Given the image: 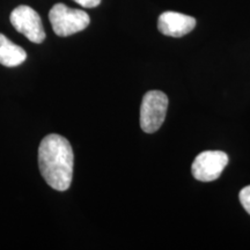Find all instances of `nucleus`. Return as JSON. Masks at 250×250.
I'll return each mask as SVG.
<instances>
[{
	"instance_id": "nucleus-6",
	"label": "nucleus",
	"mask_w": 250,
	"mask_h": 250,
	"mask_svg": "<svg viewBox=\"0 0 250 250\" xmlns=\"http://www.w3.org/2000/svg\"><path fill=\"white\" fill-rule=\"evenodd\" d=\"M196 27V19L177 12H165L159 17L158 28L162 34L170 37H182Z\"/></svg>"
},
{
	"instance_id": "nucleus-8",
	"label": "nucleus",
	"mask_w": 250,
	"mask_h": 250,
	"mask_svg": "<svg viewBox=\"0 0 250 250\" xmlns=\"http://www.w3.org/2000/svg\"><path fill=\"white\" fill-rule=\"evenodd\" d=\"M240 202L245 210L250 214V186L243 188L240 191Z\"/></svg>"
},
{
	"instance_id": "nucleus-7",
	"label": "nucleus",
	"mask_w": 250,
	"mask_h": 250,
	"mask_svg": "<svg viewBox=\"0 0 250 250\" xmlns=\"http://www.w3.org/2000/svg\"><path fill=\"white\" fill-rule=\"evenodd\" d=\"M27 59L24 49L14 44L4 34L0 33V64L6 67H15Z\"/></svg>"
},
{
	"instance_id": "nucleus-2",
	"label": "nucleus",
	"mask_w": 250,
	"mask_h": 250,
	"mask_svg": "<svg viewBox=\"0 0 250 250\" xmlns=\"http://www.w3.org/2000/svg\"><path fill=\"white\" fill-rule=\"evenodd\" d=\"M49 20L56 35L67 37L86 29L90 23L89 15L83 9L67 7L64 4H56L49 12Z\"/></svg>"
},
{
	"instance_id": "nucleus-1",
	"label": "nucleus",
	"mask_w": 250,
	"mask_h": 250,
	"mask_svg": "<svg viewBox=\"0 0 250 250\" xmlns=\"http://www.w3.org/2000/svg\"><path fill=\"white\" fill-rule=\"evenodd\" d=\"M39 167L52 189L66 191L73 179L74 154L70 142L57 133L43 138L39 147Z\"/></svg>"
},
{
	"instance_id": "nucleus-5",
	"label": "nucleus",
	"mask_w": 250,
	"mask_h": 250,
	"mask_svg": "<svg viewBox=\"0 0 250 250\" xmlns=\"http://www.w3.org/2000/svg\"><path fill=\"white\" fill-rule=\"evenodd\" d=\"M228 164V156L221 151L202 152L193 160L191 171L193 177L202 182H211L220 176Z\"/></svg>"
},
{
	"instance_id": "nucleus-3",
	"label": "nucleus",
	"mask_w": 250,
	"mask_h": 250,
	"mask_svg": "<svg viewBox=\"0 0 250 250\" xmlns=\"http://www.w3.org/2000/svg\"><path fill=\"white\" fill-rule=\"evenodd\" d=\"M168 109V98L160 90H149L144 95L140 107V127L153 133L164 124Z\"/></svg>"
},
{
	"instance_id": "nucleus-4",
	"label": "nucleus",
	"mask_w": 250,
	"mask_h": 250,
	"mask_svg": "<svg viewBox=\"0 0 250 250\" xmlns=\"http://www.w3.org/2000/svg\"><path fill=\"white\" fill-rule=\"evenodd\" d=\"M9 20H11L12 26L19 33L26 36L30 42L40 44L45 40L46 35L40 14L30 6H18L11 13Z\"/></svg>"
},
{
	"instance_id": "nucleus-9",
	"label": "nucleus",
	"mask_w": 250,
	"mask_h": 250,
	"mask_svg": "<svg viewBox=\"0 0 250 250\" xmlns=\"http://www.w3.org/2000/svg\"><path fill=\"white\" fill-rule=\"evenodd\" d=\"M85 8H94L101 4V0H73Z\"/></svg>"
}]
</instances>
